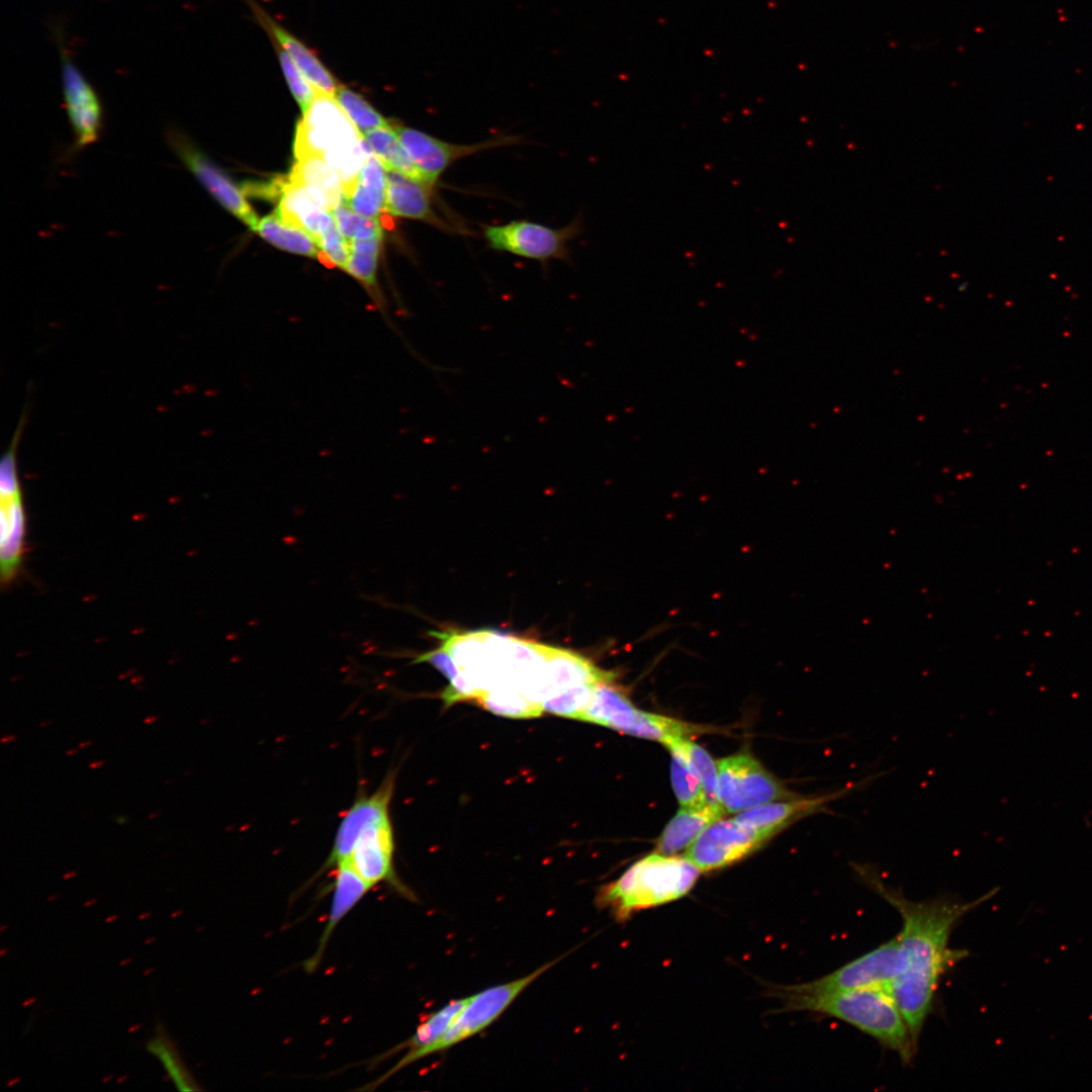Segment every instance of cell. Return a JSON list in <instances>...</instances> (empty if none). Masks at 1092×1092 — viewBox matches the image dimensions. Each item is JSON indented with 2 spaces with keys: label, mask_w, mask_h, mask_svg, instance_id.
Here are the masks:
<instances>
[{
  "label": "cell",
  "mask_w": 1092,
  "mask_h": 1092,
  "mask_svg": "<svg viewBox=\"0 0 1092 1092\" xmlns=\"http://www.w3.org/2000/svg\"><path fill=\"white\" fill-rule=\"evenodd\" d=\"M288 181L304 188L321 205L331 211L344 198L339 175L318 156L298 159L290 172Z\"/></svg>",
  "instance_id": "603a6c76"
},
{
  "label": "cell",
  "mask_w": 1092,
  "mask_h": 1092,
  "mask_svg": "<svg viewBox=\"0 0 1092 1092\" xmlns=\"http://www.w3.org/2000/svg\"><path fill=\"white\" fill-rule=\"evenodd\" d=\"M902 967V948L897 935L821 978L792 986L806 993L841 992L873 987L889 990Z\"/></svg>",
  "instance_id": "8fae6325"
},
{
  "label": "cell",
  "mask_w": 1092,
  "mask_h": 1092,
  "mask_svg": "<svg viewBox=\"0 0 1092 1092\" xmlns=\"http://www.w3.org/2000/svg\"><path fill=\"white\" fill-rule=\"evenodd\" d=\"M116 918H117V915H114V916H110V917H108V918H107V919L105 920V922H110V921H112V920H115Z\"/></svg>",
  "instance_id": "c3c4849f"
},
{
  "label": "cell",
  "mask_w": 1092,
  "mask_h": 1092,
  "mask_svg": "<svg viewBox=\"0 0 1092 1092\" xmlns=\"http://www.w3.org/2000/svg\"><path fill=\"white\" fill-rule=\"evenodd\" d=\"M35 1001V998H30L22 1003L23 1006H27Z\"/></svg>",
  "instance_id": "bcb514c9"
},
{
  "label": "cell",
  "mask_w": 1092,
  "mask_h": 1092,
  "mask_svg": "<svg viewBox=\"0 0 1092 1092\" xmlns=\"http://www.w3.org/2000/svg\"><path fill=\"white\" fill-rule=\"evenodd\" d=\"M158 719H159V716H158V715H150V716H147V717H146V718L144 719V723H145V724H151V723H154V722H156V721H157Z\"/></svg>",
  "instance_id": "f35d334b"
},
{
  "label": "cell",
  "mask_w": 1092,
  "mask_h": 1092,
  "mask_svg": "<svg viewBox=\"0 0 1092 1092\" xmlns=\"http://www.w3.org/2000/svg\"><path fill=\"white\" fill-rule=\"evenodd\" d=\"M160 815H161V813H160V812H152V813H151V814L149 815V819H154V818H157V817H159Z\"/></svg>",
  "instance_id": "f6af8a7d"
},
{
  "label": "cell",
  "mask_w": 1092,
  "mask_h": 1092,
  "mask_svg": "<svg viewBox=\"0 0 1092 1092\" xmlns=\"http://www.w3.org/2000/svg\"><path fill=\"white\" fill-rule=\"evenodd\" d=\"M298 121L294 154L322 157L339 175L343 192L358 177L371 151L335 96L317 93Z\"/></svg>",
  "instance_id": "5b68a950"
},
{
  "label": "cell",
  "mask_w": 1092,
  "mask_h": 1092,
  "mask_svg": "<svg viewBox=\"0 0 1092 1092\" xmlns=\"http://www.w3.org/2000/svg\"><path fill=\"white\" fill-rule=\"evenodd\" d=\"M468 1000L469 997L452 1000L441 1009L431 1013L407 1040L395 1046L391 1052L395 1053L402 1049L417 1052L437 1041L448 1030Z\"/></svg>",
  "instance_id": "f1b7e54d"
},
{
  "label": "cell",
  "mask_w": 1092,
  "mask_h": 1092,
  "mask_svg": "<svg viewBox=\"0 0 1092 1092\" xmlns=\"http://www.w3.org/2000/svg\"><path fill=\"white\" fill-rule=\"evenodd\" d=\"M362 135L386 171H395L425 183L391 123L386 127L366 131Z\"/></svg>",
  "instance_id": "d4e9b609"
},
{
  "label": "cell",
  "mask_w": 1092,
  "mask_h": 1092,
  "mask_svg": "<svg viewBox=\"0 0 1092 1092\" xmlns=\"http://www.w3.org/2000/svg\"><path fill=\"white\" fill-rule=\"evenodd\" d=\"M394 786L395 775L388 772L373 793L358 794L340 821L321 873L348 859L372 887L389 882L402 893H408L393 870L395 845L389 807Z\"/></svg>",
  "instance_id": "7a4b0ae2"
},
{
  "label": "cell",
  "mask_w": 1092,
  "mask_h": 1092,
  "mask_svg": "<svg viewBox=\"0 0 1092 1092\" xmlns=\"http://www.w3.org/2000/svg\"><path fill=\"white\" fill-rule=\"evenodd\" d=\"M154 940H155V938H154V937H152L151 939H149V940L145 941V943H149V942H151V941H154Z\"/></svg>",
  "instance_id": "680465c9"
},
{
  "label": "cell",
  "mask_w": 1092,
  "mask_h": 1092,
  "mask_svg": "<svg viewBox=\"0 0 1092 1092\" xmlns=\"http://www.w3.org/2000/svg\"><path fill=\"white\" fill-rule=\"evenodd\" d=\"M850 790L851 787L815 798L772 801L740 812L735 818L770 838L796 820L823 810L825 804L843 797Z\"/></svg>",
  "instance_id": "2e32d148"
},
{
  "label": "cell",
  "mask_w": 1092,
  "mask_h": 1092,
  "mask_svg": "<svg viewBox=\"0 0 1092 1092\" xmlns=\"http://www.w3.org/2000/svg\"><path fill=\"white\" fill-rule=\"evenodd\" d=\"M769 837L737 820L718 819L691 844L684 856L701 872L731 866L756 850Z\"/></svg>",
  "instance_id": "5bb4252c"
},
{
  "label": "cell",
  "mask_w": 1092,
  "mask_h": 1092,
  "mask_svg": "<svg viewBox=\"0 0 1092 1092\" xmlns=\"http://www.w3.org/2000/svg\"><path fill=\"white\" fill-rule=\"evenodd\" d=\"M670 752L680 755L699 776L707 798L708 805L723 809L718 797V772L717 764L710 754L699 744L691 741L689 737L674 739L666 745ZM724 810V809H723Z\"/></svg>",
  "instance_id": "4316f807"
},
{
  "label": "cell",
  "mask_w": 1092,
  "mask_h": 1092,
  "mask_svg": "<svg viewBox=\"0 0 1092 1092\" xmlns=\"http://www.w3.org/2000/svg\"><path fill=\"white\" fill-rule=\"evenodd\" d=\"M4 952H5V948L2 949L1 956H4Z\"/></svg>",
  "instance_id": "91938a15"
},
{
  "label": "cell",
  "mask_w": 1092,
  "mask_h": 1092,
  "mask_svg": "<svg viewBox=\"0 0 1092 1092\" xmlns=\"http://www.w3.org/2000/svg\"><path fill=\"white\" fill-rule=\"evenodd\" d=\"M173 781H174L173 779H168V780H166V781L164 782V784H165V785H168V784H171V783H173Z\"/></svg>",
  "instance_id": "f5cc1de1"
},
{
  "label": "cell",
  "mask_w": 1092,
  "mask_h": 1092,
  "mask_svg": "<svg viewBox=\"0 0 1092 1092\" xmlns=\"http://www.w3.org/2000/svg\"><path fill=\"white\" fill-rule=\"evenodd\" d=\"M430 186L395 171H386V210L395 216L450 229L434 211Z\"/></svg>",
  "instance_id": "ac0fdd59"
},
{
  "label": "cell",
  "mask_w": 1092,
  "mask_h": 1092,
  "mask_svg": "<svg viewBox=\"0 0 1092 1092\" xmlns=\"http://www.w3.org/2000/svg\"><path fill=\"white\" fill-rule=\"evenodd\" d=\"M564 957L565 954L556 958L521 978L486 988L469 996L468 1002L442 1037L423 1050L407 1052L382 1080L420 1059L447 1050L485 1029L529 985Z\"/></svg>",
  "instance_id": "8992f818"
},
{
  "label": "cell",
  "mask_w": 1092,
  "mask_h": 1092,
  "mask_svg": "<svg viewBox=\"0 0 1092 1092\" xmlns=\"http://www.w3.org/2000/svg\"><path fill=\"white\" fill-rule=\"evenodd\" d=\"M333 899L330 915L318 940L315 952L304 963L306 972H312L322 961L326 945L336 926L372 888L353 868L348 859L336 866Z\"/></svg>",
  "instance_id": "e0dca14e"
},
{
  "label": "cell",
  "mask_w": 1092,
  "mask_h": 1092,
  "mask_svg": "<svg viewBox=\"0 0 1092 1092\" xmlns=\"http://www.w3.org/2000/svg\"><path fill=\"white\" fill-rule=\"evenodd\" d=\"M545 676L550 689L549 697H551L561 691L580 685L612 682L615 674L601 669L580 654L548 646L545 660Z\"/></svg>",
  "instance_id": "d6986e66"
},
{
  "label": "cell",
  "mask_w": 1092,
  "mask_h": 1092,
  "mask_svg": "<svg viewBox=\"0 0 1092 1092\" xmlns=\"http://www.w3.org/2000/svg\"><path fill=\"white\" fill-rule=\"evenodd\" d=\"M96 902H97V900H96V899H93V900H91V901H88V902H86V903H85V906L91 905V904H93V903H96Z\"/></svg>",
  "instance_id": "f907efd6"
},
{
  "label": "cell",
  "mask_w": 1092,
  "mask_h": 1092,
  "mask_svg": "<svg viewBox=\"0 0 1092 1092\" xmlns=\"http://www.w3.org/2000/svg\"><path fill=\"white\" fill-rule=\"evenodd\" d=\"M52 33L58 46L65 111L74 134V149L80 151L98 141L103 127V106L96 89L76 65L63 27L53 24Z\"/></svg>",
  "instance_id": "9c48e42d"
},
{
  "label": "cell",
  "mask_w": 1092,
  "mask_h": 1092,
  "mask_svg": "<svg viewBox=\"0 0 1092 1092\" xmlns=\"http://www.w3.org/2000/svg\"><path fill=\"white\" fill-rule=\"evenodd\" d=\"M280 67L282 69L288 87L304 113L315 98L316 90L305 79L291 58L280 47L276 46Z\"/></svg>",
  "instance_id": "e575fe53"
},
{
  "label": "cell",
  "mask_w": 1092,
  "mask_h": 1092,
  "mask_svg": "<svg viewBox=\"0 0 1092 1092\" xmlns=\"http://www.w3.org/2000/svg\"><path fill=\"white\" fill-rule=\"evenodd\" d=\"M276 212L286 222L308 233L316 244L323 232L335 220L331 210L321 205L304 188L289 181L282 184V198Z\"/></svg>",
  "instance_id": "7402d4cb"
},
{
  "label": "cell",
  "mask_w": 1092,
  "mask_h": 1092,
  "mask_svg": "<svg viewBox=\"0 0 1092 1092\" xmlns=\"http://www.w3.org/2000/svg\"><path fill=\"white\" fill-rule=\"evenodd\" d=\"M400 143L421 173L425 183L434 186L453 163L465 157L500 146L516 145V136H497L483 142L458 145L444 142L415 128L391 123Z\"/></svg>",
  "instance_id": "9a60e30c"
},
{
  "label": "cell",
  "mask_w": 1092,
  "mask_h": 1092,
  "mask_svg": "<svg viewBox=\"0 0 1092 1092\" xmlns=\"http://www.w3.org/2000/svg\"><path fill=\"white\" fill-rule=\"evenodd\" d=\"M256 232L273 246L298 255L318 257L321 249L304 230L283 220L275 211L259 220Z\"/></svg>",
  "instance_id": "484cf974"
},
{
  "label": "cell",
  "mask_w": 1092,
  "mask_h": 1092,
  "mask_svg": "<svg viewBox=\"0 0 1092 1092\" xmlns=\"http://www.w3.org/2000/svg\"><path fill=\"white\" fill-rule=\"evenodd\" d=\"M854 870L860 881L895 908L902 918L898 936L903 967L889 991L918 1045L942 975L968 956L964 949L949 947L952 929L963 916L990 899L996 891L972 902L944 897L912 901L886 885L872 868L854 866Z\"/></svg>",
  "instance_id": "6da1fadb"
},
{
  "label": "cell",
  "mask_w": 1092,
  "mask_h": 1092,
  "mask_svg": "<svg viewBox=\"0 0 1092 1092\" xmlns=\"http://www.w3.org/2000/svg\"><path fill=\"white\" fill-rule=\"evenodd\" d=\"M670 777L673 792L681 808L703 810L709 806L699 776L692 766L675 752H671Z\"/></svg>",
  "instance_id": "4dcf8cb0"
},
{
  "label": "cell",
  "mask_w": 1092,
  "mask_h": 1092,
  "mask_svg": "<svg viewBox=\"0 0 1092 1092\" xmlns=\"http://www.w3.org/2000/svg\"><path fill=\"white\" fill-rule=\"evenodd\" d=\"M257 15L268 33L274 37L275 44L286 52L316 92L335 96L340 84L313 51L265 13L257 10Z\"/></svg>",
  "instance_id": "ffe728a7"
},
{
  "label": "cell",
  "mask_w": 1092,
  "mask_h": 1092,
  "mask_svg": "<svg viewBox=\"0 0 1092 1092\" xmlns=\"http://www.w3.org/2000/svg\"><path fill=\"white\" fill-rule=\"evenodd\" d=\"M112 820H114L118 824L124 825L128 822L129 819L126 816H112Z\"/></svg>",
  "instance_id": "74e56055"
},
{
  "label": "cell",
  "mask_w": 1092,
  "mask_h": 1092,
  "mask_svg": "<svg viewBox=\"0 0 1092 1092\" xmlns=\"http://www.w3.org/2000/svg\"><path fill=\"white\" fill-rule=\"evenodd\" d=\"M103 764H104L103 760L92 761L89 764V768H98V767L102 766Z\"/></svg>",
  "instance_id": "ab89813d"
},
{
  "label": "cell",
  "mask_w": 1092,
  "mask_h": 1092,
  "mask_svg": "<svg viewBox=\"0 0 1092 1092\" xmlns=\"http://www.w3.org/2000/svg\"><path fill=\"white\" fill-rule=\"evenodd\" d=\"M79 752V748H73L66 751V755H73Z\"/></svg>",
  "instance_id": "ee69618b"
},
{
  "label": "cell",
  "mask_w": 1092,
  "mask_h": 1092,
  "mask_svg": "<svg viewBox=\"0 0 1092 1092\" xmlns=\"http://www.w3.org/2000/svg\"><path fill=\"white\" fill-rule=\"evenodd\" d=\"M149 915H150V913H144V915H141L139 918L143 919L144 917H148Z\"/></svg>",
  "instance_id": "11a10c76"
},
{
  "label": "cell",
  "mask_w": 1092,
  "mask_h": 1092,
  "mask_svg": "<svg viewBox=\"0 0 1092 1092\" xmlns=\"http://www.w3.org/2000/svg\"><path fill=\"white\" fill-rule=\"evenodd\" d=\"M91 744H92V741H91V740H86V741L80 742V743L78 744V747H79V748H83V747L89 746V745H91Z\"/></svg>",
  "instance_id": "7bdbcfd3"
},
{
  "label": "cell",
  "mask_w": 1092,
  "mask_h": 1092,
  "mask_svg": "<svg viewBox=\"0 0 1092 1092\" xmlns=\"http://www.w3.org/2000/svg\"><path fill=\"white\" fill-rule=\"evenodd\" d=\"M139 1028H140V1025H134L133 1028H129L128 1031L132 1032L133 1030L139 1029Z\"/></svg>",
  "instance_id": "816d5d0a"
},
{
  "label": "cell",
  "mask_w": 1092,
  "mask_h": 1092,
  "mask_svg": "<svg viewBox=\"0 0 1092 1092\" xmlns=\"http://www.w3.org/2000/svg\"><path fill=\"white\" fill-rule=\"evenodd\" d=\"M20 432L19 426L0 464L2 585H9L19 575L25 553L26 517L16 462Z\"/></svg>",
  "instance_id": "30bf717a"
},
{
  "label": "cell",
  "mask_w": 1092,
  "mask_h": 1092,
  "mask_svg": "<svg viewBox=\"0 0 1092 1092\" xmlns=\"http://www.w3.org/2000/svg\"><path fill=\"white\" fill-rule=\"evenodd\" d=\"M382 238L347 241L349 258L345 271L362 283L379 301L376 295V270Z\"/></svg>",
  "instance_id": "f546056e"
},
{
  "label": "cell",
  "mask_w": 1092,
  "mask_h": 1092,
  "mask_svg": "<svg viewBox=\"0 0 1092 1092\" xmlns=\"http://www.w3.org/2000/svg\"><path fill=\"white\" fill-rule=\"evenodd\" d=\"M577 720L655 740L665 746L674 739L688 737L695 730L681 721L637 709L612 682L597 686Z\"/></svg>",
  "instance_id": "52a82bcc"
},
{
  "label": "cell",
  "mask_w": 1092,
  "mask_h": 1092,
  "mask_svg": "<svg viewBox=\"0 0 1092 1092\" xmlns=\"http://www.w3.org/2000/svg\"><path fill=\"white\" fill-rule=\"evenodd\" d=\"M579 231L578 218L561 229L529 220H513L484 228L483 236L488 246L495 251L543 262L565 259L568 253L567 245Z\"/></svg>",
  "instance_id": "7c38bea8"
},
{
  "label": "cell",
  "mask_w": 1092,
  "mask_h": 1092,
  "mask_svg": "<svg viewBox=\"0 0 1092 1092\" xmlns=\"http://www.w3.org/2000/svg\"><path fill=\"white\" fill-rule=\"evenodd\" d=\"M343 196L353 211L365 217L379 219L381 212L386 210V170L372 150Z\"/></svg>",
  "instance_id": "44dd1931"
},
{
  "label": "cell",
  "mask_w": 1092,
  "mask_h": 1092,
  "mask_svg": "<svg viewBox=\"0 0 1092 1092\" xmlns=\"http://www.w3.org/2000/svg\"><path fill=\"white\" fill-rule=\"evenodd\" d=\"M130 961H131L130 959L124 960L123 962H121V963H120V965H124V964H127V963H128V962H130Z\"/></svg>",
  "instance_id": "9f6ffc18"
},
{
  "label": "cell",
  "mask_w": 1092,
  "mask_h": 1092,
  "mask_svg": "<svg viewBox=\"0 0 1092 1092\" xmlns=\"http://www.w3.org/2000/svg\"><path fill=\"white\" fill-rule=\"evenodd\" d=\"M337 225L347 241L356 239L382 238V225L379 219L369 218L353 211L345 199L332 210Z\"/></svg>",
  "instance_id": "836d02e7"
},
{
  "label": "cell",
  "mask_w": 1092,
  "mask_h": 1092,
  "mask_svg": "<svg viewBox=\"0 0 1092 1092\" xmlns=\"http://www.w3.org/2000/svg\"><path fill=\"white\" fill-rule=\"evenodd\" d=\"M180 913H181V911H178V912H174V913H173V914L171 915V917H175V916L179 915Z\"/></svg>",
  "instance_id": "6f0895ef"
},
{
  "label": "cell",
  "mask_w": 1092,
  "mask_h": 1092,
  "mask_svg": "<svg viewBox=\"0 0 1092 1092\" xmlns=\"http://www.w3.org/2000/svg\"><path fill=\"white\" fill-rule=\"evenodd\" d=\"M724 814L723 809L711 806L703 810L680 808L658 838L655 852L671 855L688 849L709 825Z\"/></svg>",
  "instance_id": "cb8c5ba5"
},
{
  "label": "cell",
  "mask_w": 1092,
  "mask_h": 1092,
  "mask_svg": "<svg viewBox=\"0 0 1092 1092\" xmlns=\"http://www.w3.org/2000/svg\"><path fill=\"white\" fill-rule=\"evenodd\" d=\"M164 1043L165 1040L161 1036L152 1038L147 1044V1050L161 1060L178 1090H194L195 1087L189 1086L192 1084V1079L180 1064L177 1055L172 1053L171 1050L169 1052ZM195 1089L197 1090V1088Z\"/></svg>",
  "instance_id": "d590c367"
},
{
  "label": "cell",
  "mask_w": 1092,
  "mask_h": 1092,
  "mask_svg": "<svg viewBox=\"0 0 1092 1092\" xmlns=\"http://www.w3.org/2000/svg\"><path fill=\"white\" fill-rule=\"evenodd\" d=\"M52 723H53V720H50V721H44V722H40V723H39V727H44L46 725H50V724H52Z\"/></svg>",
  "instance_id": "7dc6e473"
},
{
  "label": "cell",
  "mask_w": 1092,
  "mask_h": 1092,
  "mask_svg": "<svg viewBox=\"0 0 1092 1092\" xmlns=\"http://www.w3.org/2000/svg\"><path fill=\"white\" fill-rule=\"evenodd\" d=\"M166 140L180 162L228 211L256 231L259 219L243 191L181 129L170 126Z\"/></svg>",
  "instance_id": "4fadbf2b"
},
{
  "label": "cell",
  "mask_w": 1092,
  "mask_h": 1092,
  "mask_svg": "<svg viewBox=\"0 0 1092 1092\" xmlns=\"http://www.w3.org/2000/svg\"><path fill=\"white\" fill-rule=\"evenodd\" d=\"M58 897H59V895H54V896H52V897L48 898V900H49V901H51V900H54V899H56V898H58Z\"/></svg>",
  "instance_id": "db71d44e"
},
{
  "label": "cell",
  "mask_w": 1092,
  "mask_h": 1092,
  "mask_svg": "<svg viewBox=\"0 0 1092 1092\" xmlns=\"http://www.w3.org/2000/svg\"><path fill=\"white\" fill-rule=\"evenodd\" d=\"M335 98L362 134L371 129L390 125V122L361 95L344 85L340 84Z\"/></svg>",
  "instance_id": "1f68e13d"
},
{
  "label": "cell",
  "mask_w": 1092,
  "mask_h": 1092,
  "mask_svg": "<svg viewBox=\"0 0 1092 1092\" xmlns=\"http://www.w3.org/2000/svg\"><path fill=\"white\" fill-rule=\"evenodd\" d=\"M77 874H78V872H76V871L68 872L63 876V879L68 880V879H70L72 877H75Z\"/></svg>",
  "instance_id": "b9f144b4"
},
{
  "label": "cell",
  "mask_w": 1092,
  "mask_h": 1092,
  "mask_svg": "<svg viewBox=\"0 0 1092 1092\" xmlns=\"http://www.w3.org/2000/svg\"><path fill=\"white\" fill-rule=\"evenodd\" d=\"M18 1081H19V1078H17V1079L15 1078V1079H13V1080H12L11 1082H9V1083L7 1084V1086H11V1085H13V1084L17 1083Z\"/></svg>",
  "instance_id": "681fc988"
},
{
  "label": "cell",
  "mask_w": 1092,
  "mask_h": 1092,
  "mask_svg": "<svg viewBox=\"0 0 1092 1092\" xmlns=\"http://www.w3.org/2000/svg\"><path fill=\"white\" fill-rule=\"evenodd\" d=\"M475 701L491 713L511 718H534L543 713L540 704L513 688H496L481 692Z\"/></svg>",
  "instance_id": "83f0119b"
},
{
  "label": "cell",
  "mask_w": 1092,
  "mask_h": 1092,
  "mask_svg": "<svg viewBox=\"0 0 1092 1092\" xmlns=\"http://www.w3.org/2000/svg\"><path fill=\"white\" fill-rule=\"evenodd\" d=\"M772 995L783 1011H809L841 1020L895 1052L905 1064L913 1060L917 1044L887 988L806 993L783 986L775 988Z\"/></svg>",
  "instance_id": "3957f363"
},
{
  "label": "cell",
  "mask_w": 1092,
  "mask_h": 1092,
  "mask_svg": "<svg viewBox=\"0 0 1092 1092\" xmlns=\"http://www.w3.org/2000/svg\"><path fill=\"white\" fill-rule=\"evenodd\" d=\"M597 686L585 684L561 691L541 703L543 712L577 720L589 703Z\"/></svg>",
  "instance_id": "d6a6232c"
},
{
  "label": "cell",
  "mask_w": 1092,
  "mask_h": 1092,
  "mask_svg": "<svg viewBox=\"0 0 1092 1092\" xmlns=\"http://www.w3.org/2000/svg\"><path fill=\"white\" fill-rule=\"evenodd\" d=\"M716 764L718 797L725 812L740 813L768 802L799 797L749 753L730 755Z\"/></svg>",
  "instance_id": "ba28073f"
},
{
  "label": "cell",
  "mask_w": 1092,
  "mask_h": 1092,
  "mask_svg": "<svg viewBox=\"0 0 1092 1092\" xmlns=\"http://www.w3.org/2000/svg\"><path fill=\"white\" fill-rule=\"evenodd\" d=\"M701 871L685 856L653 852L633 863L616 881L600 888L597 906L619 922L639 911L673 902L695 886Z\"/></svg>",
  "instance_id": "277c9868"
},
{
  "label": "cell",
  "mask_w": 1092,
  "mask_h": 1092,
  "mask_svg": "<svg viewBox=\"0 0 1092 1092\" xmlns=\"http://www.w3.org/2000/svg\"><path fill=\"white\" fill-rule=\"evenodd\" d=\"M414 663L427 662L444 674L449 682L457 679L461 673L451 654L442 646L416 655Z\"/></svg>",
  "instance_id": "8d00e7d4"
},
{
  "label": "cell",
  "mask_w": 1092,
  "mask_h": 1092,
  "mask_svg": "<svg viewBox=\"0 0 1092 1092\" xmlns=\"http://www.w3.org/2000/svg\"><path fill=\"white\" fill-rule=\"evenodd\" d=\"M15 739H16V736H15V735H4V736L2 737V739H1V742H2V743H5V742H10V741H13V740H15Z\"/></svg>",
  "instance_id": "60d3db41"
}]
</instances>
